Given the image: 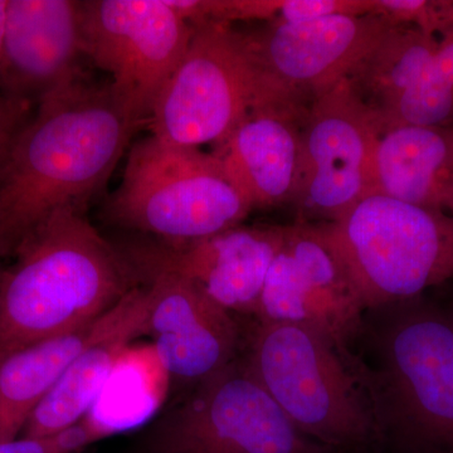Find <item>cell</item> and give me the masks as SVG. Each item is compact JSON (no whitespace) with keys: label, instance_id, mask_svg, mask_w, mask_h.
Masks as SVG:
<instances>
[{"label":"cell","instance_id":"obj_1","mask_svg":"<svg viewBox=\"0 0 453 453\" xmlns=\"http://www.w3.org/2000/svg\"><path fill=\"white\" fill-rule=\"evenodd\" d=\"M138 127L81 74L35 107L0 165V261L56 211L85 213Z\"/></svg>","mask_w":453,"mask_h":453},{"label":"cell","instance_id":"obj_2","mask_svg":"<svg viewBox=\"0 0 453 453\" xmlns=\"http://www.w3.org/2000/svg\"><path fill=\"white\" fill-rule=\"evenodd\" d=\"M349 365L371 405L378 445L453 453V314L422 296L365 310Z\"/></svg>","mask_w":453,"mask_h":453},{"label":"cell","instance_id":"obj_3","mask_svg":"<svg viewBox=\"0 0 453 453\" xmlns=\"http://www.w3.org/2000/svg\"><path fill=\"white\" fill-rule=\"evenodd\" d=\"M3 271L0 350L81 329L142 285L120 249L79 211H56Z\"/></svg>","mask_w":453,"mask_h":453},{"label":"cell","instance_id":"obj_4","mask_svg":"<svg viewBox=\"0 0 453 453\" xmlns=\"http://www.w3.org/2000/svg\"><path fill=\"white\" fill-rule=\"evenodd\" d=\"M241 357L310 440L336 452L380 446L362 384L339 348L321 334L303 325L257 321Z\"/></svg>","mask_w":453,"mask_h":453},{"label":"cell","instance_id":"obj_5","mask_svg":"<svg viewBox=\"0 0 453 453\" xmlns=\"http://www.w3.org/2000/svg\"><path fill=\"white\" fill-rule=\"evenodd\" d=\"M318 225L365 310L422 296L453 280V214L374 193Z\"/></svg>","mask_w":453,"mask_h":453},{"label":"cell","instance_id":"obj_6","mask_svg":"<svg viewBox=\"0 0 453 453\" xmlns=\"http://www.w3.org/2000/svg\"><path fill=\"white\" fill-rule=\"evenodd\" d=\"M251 211L213 155L153 135L133 145L106 204L115 225L168 243L219 234L242 225Z\"/></svg>","mask_w":453,"mask_h":453},{"label":"cell","instance_id":"obj_7","mask_svg":"<svg viewBox=\"0 0 453 453\" xmlns=\"http://www.w3.org/2000/svg\"><path fill=\"white\" fill-rule=\"evenodd\" d=\"M286 100L301 101L268 81L243 32L210 23L196 27L148 125L151 135L177 148L216 146L253 110Z\"/></svg>","mask_w":453,"mask_h":453},{"label":"cell","instance_id":"obj_8","mask_svg":"<svg viewBox=\"0 0 453 453\" xmlns=\"http://www.w3.org/2000/svg\"><path fill=\"white\" fill-rule=\"evenodd\" d=\"M295 427L238 357L184 390L139 441V453H334Z\"/></svg>","mask_w":453,"mask_h":453},{"label":"cell","instance_id":"obj_9","mask_svg":"<svg viewBox=\"0 0 453 453\" xmlns=\"http://www.w3.org/2000/svg\"><path fill=\"white\" fill-rule=\"evenodd\" d=\"M193 33L166 0L81 2L83 56L111 74L113 97L138 129L150 120Z\"/></svg>","mask_w":453,"mask_h":453},{"label":"cell","instance_id":"obj_10","mask_svg":"<svg viewBox=\"0 0 453 453\" xmlns=\"http://www.w3.org/2000/svg\"><path fill=\"white\" fill-rule=\"evenodd\" d=\"M383 130L349 79L310 103L294 201L299 220L333 222L374 193L375 149Z\"/></svg>","mask_w":453,"mask_h":453},{"label":"cell","instance_id":"obj_11","mask_svg":"<svg viewBox=\"0 0 453 453\" xmlns=\"http://www.w3.org/2000/svg\"><path fill=\"white\" fill-rule=\"evenodd\" d=\"M365 306L347 267L318 223L285 226L255 318L303 325L329 339L345 359Z\"/></svg>","mask_w":453,"mask_h":453},{"label":"cell","instance_id":"obj_12","mask_svg":"<svg viewBox=\"0 0 453 453\" xmlns=\"http://www.w3.org/2000/svg\"><path fill=\"white\" fill-rule=\"evenodd\" d=\"M285 226H237L188 243L142 238L120 249L144 277L177 276L231 314L256 315Z\"/></svg>","mask_w":453,"mask_h":453},{"label":"cell","instance_id":"obj_13","mask_svg":"<svg viewBox=\"0 0 453 453\" xmlns=\"http://www.w3.org/2000/svg\"><path fill=\"white\" fill-rule=\"evenodd\" d=\"M395 25L377 14L333 16L243 32L271 83L310 104L353 74Z\"/></svg>","mask_w":453,"mask_h":453},{"label":"cell","instance_id":"obj_14","mask_svg":"<svg viewBox=\"0 0 453 453\" xmlns=\"http://www.w3.org/2000/svg\"><path fill=\"white\" fill-rule=\"evenodd\" d=\"M150 291L146 335L172 383L187 390L241 356L242 334L234 314L177 276L140 277Z\"/></svg>","mask_w":453,"mask_h":453},{"label":"cell","instance_id":"obj_15","mask_svg":"<svg viewBox=\"0 0 453 453\" xmlns=\"http://www.w3.org/2000/svg\"><path fill=\"white\" fill-rule=\"evenodd\" d=\"M81 2L8 0L0 94L28 107L81 74Z\"/></svg>","mask_w":453,"mask_h":453},{"label":"cell","instance_id":"obj_16","mask_svg":"<svg viewBox=\"0 0 453 453\" xmlns=\"http://www.w3.org/2000/svg\"><path fill=\"white\" fill-rule=\"evenodd\" d=\"M150 291L140 285L103 318L74 332L0 350V443L22 436L29 417L82 351L113 334L145 327Z\"/></svg>","mask_w":453,"mask_h":453},{"label":"cell","instance_id":"obj_17","mask_svg":"<svg viewBox=\"0 0 453 453\" xmlns=\"http://www.w3.org/2000/svg\"><path fill=\"white\" fill-rule=\"evenodd\" d=\"M310 104L259 106L211 155L253 210L294 203L300 181L301 129Z\"/></svg>","mask_w":453,"mask_h":453},{"label":"cell","instance_id":"obj_18","mask_svg":"<svg viewBox=\"0 0 453 453\" xmlns=\"http://www.w3.org/2000/svg\"><path fill=\"white\" fill-rule=\"evenodd\" d=\"M374 193L453 214V127L384 129L375 149Z\"/></svg>","mask_w":453,"mask_h":453},{"label":"cell","instance_id":"obj_19","mask_svg":"<svg viewBox=\"0 0 453 453\" xmlns=\"http://www.w3.org/2000/svg\"><path fill=\"white\" fill-rule=\"evenodd\" d=\"M145 327L113 334L82 351L37 405L20 438L56 436L89 416L130 342Z\"/></svg>","mask_w":453,"mask_h":453},{"label":"cell","instance_id":"obj_20","mask_svg":"<svg viewBox=\"0 0 453 453\" xmlns=\"http://www.w3.org/2000/svg\"><path fill=\"white\" fill-rule=\"evenodd\" d=\"M440 38L416 27L395 26L349 77L359 97L378 113L381 124L421 76Z\"/></svg>","mask_w":453,"mask_h":453},{"label":"cell","instance_id":"obj_21","mask_svg":"<svg viewBox=\"0 0 453 453\" xmlns=\"http://www.w3.org/2000/svg\"><path fill=\"white\" fill-rule=\"evenodd\" d=\"M453 127V31L440 37L431 61L384 119L383 127Z\"/></svg>","mask_w":453,"mask_h":453},{"label":"cell","instance_id":"obj_22","mask_svg":"<svg viewBox=\"0 0 453 453\" xmlns=\"http://www.w3.org/2000/svg\"><path fill=\"white\" fill-rule=\"evenodd\" d=\"M395 26L416 27L432 37L453 31V0H374V13Z\"/></svg>","mask_w":453,"mask_h":453},{"label":"cell","instance_id":"obj_23","mask_svg":"<svg viewBox=\"0 0 453 453\" xmlns=\"http://www.w3.org/2000/svg\"><path fill=\"white\" fill-rule=\"evenodd\" d=\"M104 438L96 426L85 418L56 436L41 440L18 438L12 442L0 443V453H77Z\"/></svg>","mask_w":453,"mask_h":453},{"label":"cell","instance_id":"obj_24","mask_svg":"<svg viewBox=\"0 0 453 453\" xmlns=\"http://www.w3.org/2000/svg\"><path fill=\"white\" fill-rule=\"evenodd\" d=\"M32 113V107L22 105L0 94V165Z\"/></svg>","mask_w":453,"mask_h":453},{"label":"cell","instance_id":"obj_25","mask_svg":"<svg viewBox=\"0 0 453 453\" xmlns=\"http://www.w3.org/2000/svg\"><path fill=\"white\" fill-rule=\"evenodd\" d=\"M8 0H0V61L4 43L5 22H7Z\"/></svg>","mask_w":453,"mask_h":453},{"label":"cell","instance_id":"obj_26","mask_svg":"<svg viewBox=\"0 0 453 453\" xmlns=\"http://www.w3.org/2000/svg\"><path fill=\"white\" fill-rule=\"evenodd\" d=\"M4 265H3V261H0V285H2V277H3V271H4Z\"/></svg>","mask_w":453,"mask_h":453},{"label":"cell","instance_id":"obj_27","mask_svg":"<svg viewBox=\"0 0 453 453\" xmlns=\"http://www.w3.org/2000/svg\"><path fill=\"white\" fill-rule=\"evenodd\" d=\"M334 453H349V452H334Z\"/></svg>","mask_w":453,"mask_h":453}]
</instances>
